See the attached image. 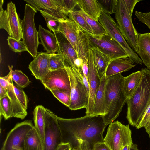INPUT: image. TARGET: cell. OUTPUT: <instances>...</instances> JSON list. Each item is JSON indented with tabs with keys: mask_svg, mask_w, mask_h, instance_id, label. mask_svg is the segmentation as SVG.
<instances>
[{
	"mask_svg": "<svg viewBox=\"0 0 150 150\" xmlns=\"http://www.w3.org/2000/svg\"><path fill=\"white\" fill-rule=\"evenodd\" d=\"M11 67L12 80L20 88L26 87L31 82L28 76L20 70H13V66H11Z\"/></svg>",
	"mask_w": 150,
	"mask_h": 150,
	"instance_id": "31",
	"label": "cell"
},
{
	"mask_svg": "<svg viewBox=\"0 0 150 150\" xmlns=\"http://www.w3.org/2000/svg\"><path fill=\"white\" fill-rule=\"evenodd\" d=\"M68 17V18L73 20L89 35H93L91 28L79 10H75L70 11Z\"/></svg>",
	"mask_w": 150,
	"mask_h": 150,
	"instance_id": "29",
	"label": "cell"
},
{
	"mask_svg": "<svg viewBox=\"0 0 150 150\" xmlns=\"http://www.w3.org/2000/svg\"><path fill=\"white\" fill-rule=\"evenodd\" d=\"M121 74L106 78L105 111L102 117L106 127L118 117L127 102L123 85L124 76Z\"/></svg>",
	"mask_w": 150,
	"mask_h": 150,
	"instance_id": "2",
	"label": "cell"
},
{
	"mask_svg": "<svg viewBox=\"0 0 150 150\" xmlns=\"http://www.w3.org/2000/svg\"><path fill=\"white\" fill-rule=\"evenodd\" d=\"M131 135L129 124L125 125L117 121L109 124L104 142L111 150H122L133 144Z\"/></svg>",
	"mask_w": 150,
	"mask_h": 150,
	"instance_id": "8",
	"label": "cell"
},
{
	"mask_svg": "<svg viewBox=\"0 0 150 150\" xmlns=\"http://www.w3.org/2000/svg\"><path fill=\"white\" fill-rule=\"evenodd\" d=\"M72 148L69 143H61L56 150H71Z\"/></svg>",
	"mask_w": 150,
	"mask_h": 150,
	"instance_id": "47",
	"label": "cell"
},
{
	"mask_svg": "<svg viewBox=\"0 0 150 150\" xmlns=\"http://www.w3.org/2000/svg\"><path fill=\"white\" fill-rule=\"evenodd\" d=\"M3 0L0 1V28L5 29L11 37V33L7 10H4L2 6Z\"/></svg>",
	"mask_w": 150,
	"mask_h": 150,
	"instance_id": "38",
	"label": "cell"
},
{
	"mask_svg": "<svg viewBox=\"0 0 150 150\" xmlns=\"http://www.w3.org/2000/svg\"><path fill=\"white\" fill-rule=\"evenodd\" d=\"M13 86L17 98L24 108L27 110L28 100L26 95L23 90L17 85L13 84Z\"/></svg>",
	"mask_w": 150,
	"mask_h": 150,
	"instance_id": "40",
	"label": "cell"
},
{
	"mask_svg": "<svg viewBox=\"0 0 150 150\" xmlns=\"http://www.w3.org/2000/svg\"><path fill=\"white\" fill-rule=\"evenodd\" d=\"M80 9L89 17L98 21L101 10L96 0H76Z\"/></svg>",
	"mask_w": 150,
	"mask_h": 150,
	"instance_id": "26",
	"label": "cell"
},
{
	"mask_svg": "<svg viewBox=\"0 0 150 150\" xmlns=\"http://www.w3.org/2000/svg\"><path fill=\"white\" fill-rule=\"evenodd\" d=\"M87 58L88 67V79L89 88V101L86 108V115H92L95 96L96 90L100 84L101 79L94 64L90 48L87 51Z\"/></svg>",
	"mask_w": 150,
	"mask_h": 150,
	"instance_id": "14",
	"label": "cell"
},
{
	"mask_svg": "<svg viewBox=\"0 0 150 150\" xmlns=\"http://www.w3.org/2000/svg\"><path fill=\"white\" fill-rule=\"evenodd\" d=\"M60 5L67 12L75 10L74 8L78 5L76 0H57Z\"/></svg>",
	"mask_w": 150,
	"mask_h": 150,
	"instance_id": "41",
	"label": "cell"
},
{
	"mask_svg": "<svg viewBox=\"0 0 150 150\" xmlns=\"http://www.w3.org/2000/svg\"><path fill=\"white\" fill-rule=\"evenodd\" d=\"M10 71L6 76L0 77V85L7 89L10 81L12 79L11 75V67L8 65Z\"/></svg>",
	"mask_w": 150,
	"mask_h": 150,
	"instance_id": "43",
	"label": "cell"
},
{
	"mask_svg": "<svg viewBox=\"0 0 150 150\" xmlns=\"http://www.w3.org/2000/svg\"><path fill=\"white\" fill-rule=\"evenodd\" d=\"M90 47H96L108 57L111 60L121 58L129 57L123 48L108 34L96 36L89 35Z\"/></svg>",
	"mask_w": 150,
	"mask_h": 150,
	"instance_id": "11",
	"label": "cell"
},
{
	"mask_svg": "<svg viewBox=\"0 0 150 150\" xmlns=\"http://www.w3.org/2000/svg\"><path fill=\"white\" fill-rule=\"evenodd\" d=\"M66 68L69 76L70 86V103L69 109L76 110L87 107L89 93L79 72L74 68L67 67Z\"/></svg>",
	"mask_w": 150,
	"mask_h": 150,
	"instance_id": "7",
	"label": "cell"
},
{
	"mask_svg": "<svg viewBox=\"0 0 150 150\" xmlns=\"http://www.w3.org/2000/svg\"><path fill=\"white\" fill-rule=\"evenodd\" d=\"M92 150H111L107 145L104 142H99L95 144Z\"/></svg>",
	"mask_w": 150,
	"mask_h": 150,
	"instance_id": "46",
	"label": "cell"
},
{
	"mask_svg": "<svg viewBox=\"0 0 150 150\" xmlns=\"http://www.w3.org/2000/svg\"><path fill=\"white\" fill-rule=\"evenodd\" d=\"M62 143H69L72 148L78 146L77 139L86 140L92 149L96 144L103 142V134L106 126L102 116L86 115L66 119L57 116Z\"/></svg>",
	"mask_w": 150,
	"mask_h": 150,
	"instance_id": "1",
	"label": "cell"
},
{
	"mask_svg": "<svg viewBox=\"0 0 150 150\" xmlns=\"http://www.w3.org/2000/svg\"><path fill=\"white\" fill-rule=\"evenodd\" d=\"M130 146H127L125 147L122 150H129Z\"/></svg>",
	"mask_w": 150,
	"mask_h": 150,
	"instance_id": "51",
	"label": "cell"
},
{
	"mask_svg": "<svg viewBox=\"0 0 150 150\" xmlns=\"http://www.w3.org/2000/svg\"><path fill=\"white\" fill-rule=\"evenodd\" d=\"M118 28L127 42L137 54L138 49L139 33L135 29L124 0H118L115 13L114 14Z\"/></svg>",
	"mask_w": 150,
	"mask_h": 150,
	"instance_id": "5",
	"label": "cell"
},
{
	"mask_svg": "<svg viewBox=\"0 0 150 150\" xmlns=\"http://www.w3.org/2000/svg\"><path fill=\"white\" fill-rule=\"evenodd\" d=\"M34 127L30 120L16 124L7 135L1 150H24L25 137Z\"/></svg>",
	"mask_w": 150,
	"mask_h": 150,
	"instance_id": "12",
	"label": "cell"
},
{
	"mask_svg": "<svg viewBox=\"0 0 150 150\" xmlns=\"http://www.w3.org/2000/svg\"><path fill=\"white\" fill-rule=\"evenodd\" d=\"M135 15L139 21L145 24L150 30V12H143L136 11Z\"/></svg>",
	"mask_w": 150,
	"mask_h": 150,
	"instance_id": "42",
	"label": "cell"
},
{
	"mask_svg": "<svg viewBox=\"0 0 150 150\" xmlns=\"http://www.w3.org/2000/svg\"><path fill=\"white\" fill-rule=\"evenodd\" d=\"M106 78L105 74L101 79L100 84L96 90L92 115L102 116L104 114Z\"/></svg>",
	"mask_w": 150,
	"mask_h": 150,
	"instance_id": "21",
	"label": "cell"
},
{
	"mask_svg": "<svg viewBox=\"0 0 150 150\" xmlns=\"http://www.w3.org/2000/svg\"><path fill=\"white\" fill-rule=\"evenodd\" d=\"M92 58L100 79L105 74L107 67L111 61L109 57L96 47H90Z\"/></svg>",
	"mask_w": 150,
	"mask_h": 150,
	"instance_id": "22",
	"label": "cell"
},
{
	"mask_svg": "<svg viewBox=\"0 0 150 150\" xmlns=\"http://www.w3.org/2000/svg\"><path fill=\"white\" fill-rule=\"evenodd\" d=\"M144 127L150 138V104L146 110L141 120L136 128L139 129Z\"/></svg>",
	"mask_w": 150,
	"mask_h": 150,
	"instance_id": "39",
	"label": "cell"
},
{
	"mask_svg": "<svg viewBox=\"0 0 150 150\" xmlns=\"http://www.w3.org/2000/svg\"><path fill=\"white\" fill-rule=\"evenodd\" d=\"M8 45L13 51L15 52H21L27 51V49L23 41L18 40L9 36L7 39Z\"/></svg>",
	"mask_w": 150,
	"mask_h": 150,
	"instance_id": "37",
	"label": "cell"
},
{
	"mask_svg": "<svg viewBox=\"0 0 150 150\" xmlns=\"http://www.w3.org/2000/svg\"><path fill=\"white\" fill-rule=\"evenodd\" d=\"M142 75V72L141 69L133 72L127 76L124 77L123 88L127 99L131 98L139 86Z\"/></svg>",
	"mask_w": 150,
	"mask_h": 150,
	"instance_id": "24",
	"label": "cell"
},
{
	"mask_svg": "<svg viewBox=\"0 0 150 150\" xmlns=\"http://www.w3.org/2000/svg\"><path fill=\"white\" fill-rule=\"evenodd\" d=\"M38 36L44 50L49 54L56 53L59 51V46L54 34L39 25Z\"/></svg>",
	"mask_w": 150,
	"mask_h": 150,
	"instance_id": "19",
	"label": "cell"
},
{
	"mask_svg": "<svg viewBox=\"0 0 150 150\" xmlns=\"http://www.w3.org/2000/svg\"><path fill=\"white\" fill-rule=\"evenodd\" d=\"M71 150H80L79 146H76L72 148Z\"/></svg>",
	"mask_w": 150,
	"mask_h": 150,
	"instance_id": "52",
	"label": "cell"
},
{
	"mask_svg": "<svg viewBox=\"0 0 150 150\" xmlns=\"http://www.w3.org/2000/svg\"><path fill=\"white\" fill-rule=\"evenodd\" d=\"M58 31L63 34L71 44L79 57L88 61L87 51L90 46L89 35L72 20L61 21Z\"/></svg>",
	"mask_w": 150,
	"mask_h": 150,
	"instance_id": "4",
	"label": "cell"
},
{
	"mask_svg": "<svg viewBox=\"0 0 150 150\" xmlns=\"http://www.w3.org/2000/svg\"><path fill=\"white\" fill-rule=\"evenodd\" d=\"M51 93L59 101L69 107L70 103V92L56 89L50 91Z\"/></svg>",
	"mask_w": 150,
	"mask_h": 150,
	"instance_id": "36",
	"label": "cell"
},
{
	"mask_svg": "<svg viewBox=\"0 0 150 150\" xmlns=\"http://www.w3.org/2000/svg\"><path fill=\"white\" fill-rule=\"evenodd\" d=\"M138 49L143 64L150 70V32L139 33Z\"/></svg>",
	"mask_w": 150,
	"mask_h": 150,
	"instance_id": "23",
	"label": "cell"
},
{
	"mask_svg": "<svg viewBox=\"0 0 150 150\" xmlns=\"http://www.w3.org/2000/svg\"><path fill=\"white\" fill-rule=\"evenodd\" d=\"M129 150H139L137 145L136 144H133L130 146Z\"/></svg>",
	"mask_w": 150,
	"mask_h": 150,
	"instance_id": "50",
	"label": "cell"
},
{
	"mask_svg": "<svg viewBox=\"0 0 150 150\" xmlns=\"http://www.w3.org/2000/svg\"><path fill=\"white\" fill-rule=\"evenodd\" d=\"M59 46L57 53L64 55L66 67L75 69L74 62L79 57L74 49L66 36L59 31L53 32Z\"/></svg>",
	"mask_w": 150,
	"mask_h": 150,
	"instance_id": "16",
	"label": "cell"
},
{
	"mask_svg": "<svg viewBox=\"0 0 150 150\" xmlns=\"http://www.w3.org/2000/svg\"><path fill=\"white\" fill-rule=\"evenodd\" d=\"M102 11L108 14L115 13L118 0H96Z\"/></svg>",
	"mask_w": 150,
	"mask_h": 150,
	"instance_id": "34",
	"label": "cell"
},
{
	"mask_svg": "<svg viewBox=\"0 0 150 150\" xmlns=\"http://www.w3.org/2000/svg\"><path fill=\"white\" fill-rule=\"evenodd\" d=\"M79 10L91 28L93 36H100L107 34L98 21H95L89 17L81 10Z\"/></svg>",
	"mask_w": 150,
	"mask_h": 150,
	"instance_id": "30",
	"label": "cell"
},
{
	"mask_svg": "<svg viewBox=\"0 0 150 150\" xmlns=\"http://www.w3.org/2000/svg\"><path fill=\"white\" fill-rule=\"evenodd\" d=\"M98 21L107 34L123 48L128 55L129 59L133 63L143 64L141 59L129 46L120 31L116 23L110 14L101 11Z\"/></svg>",
	"mask_w": 150,
	"mask_h": 150,
	"instance_id": "9",
	"label": "cell"
},
{
	"mask_svg": "<svg viewBox=\"0 0 150 150\" xmlns=\"http://www.w3.org/2000/svg\"><path fill=\"white\" fill-rule=\"evenodd\" d=\"M24 150H43L42 141L34 126L26 135Z\"/></svg>",
	"mask_w": 150,
	"mask_h": 150,
	"instance_id": "27",
	"label": "cell"
},
{
	"mask_svg": "<svg viewBox=\"0 0 150 150\" xmlns=\"http://www.w3.org/2000/svg\"><path fill=\"white\" fill-rule=\"evenodd\" d=\"M12 81V79L10 81L7 90L12 108L13 117L23 119L27 116V112L15 94Z\"/></svg>",
	"mask_w": 150,
	"mask_h": 150,
	"instance_id": "25",
	"label": "cell"
},
{
	"mask_svg": "<svg viewBox=\"0 0 150 150\" xmlns=\"http://www.w3.org/2000/svg\"><path fill=\"white\" fill-rule=\"evenodd\" d=\"M45 108L41 105L37 106L33 112L34 126L41 137L43 144L44 142V113Z\"/></svg>",
	"mask_w": 150,
	"mask_h": 150,
	"instance_id": "28",
	"label": "cell"
},
{
	"mask_svg": "<svg viewBox=\"0 0 150 150\" xmlns=\"http://www.w3.org/2000/svg\"><path fill=\"white\" fill-rule=\"evenodd\" d=\"M37 11L28 4L25 6L24 16L22 20V41L26 47L28 52L34 58L38 52L40 44L38 32L34 22V17Z\"/></svg>",
	"mask_w": 150,
	"mask_h": 150,
	"instance_id": "6",
	"label": "cell"
},
{
	"mask_svg": "<svg viewBox=\"0 0 150 150\" xmlns=\"http://www.w3.org/2000/svg\"><path fill=\"white\" fill-rule=\"evenodd\" d=\"M81 67L83 73L88 78V61L83 62Z\"/></svg>",
	"mask_w": 150,
	"mask_h": 150,
	"instance_id": "48",
	"label": "cell"
},
{
	"mask_svg": "<svg viewBox=\"0 0 150 150\" xmlns=\"http://www.w3.org/2000/svg\"><path fill=\"white\" fill-rule=\"evenodd\" d=\"M51 71L65 68V57L64 55L58 54H52L49 59Z\"/></svg>",
	"mask_w": 150,
	"mask_h": 150,
	"instance_id": "33",
	"label": "cell"
},
{
	"mask_svg": "<svg viewBox=\"0 0 150 150\" xmlns=\"http://www.w3.org/2000/svg\"><path fill=\"white\" fill-rule=\"evenodd\" d=\"M80 150H92L89 143L86 140L81 139H77Z\"/></svg>",
	"mask_w": 150,
	"mask_h": 150,
	"instance_id": "45",
	"label": "cell"
},
{
	"mask_svg": "<svg viewBox=\"0 0 150 150\" xmlns=\"http://www.w3.org/2000/svg\"><path fill=\"white\" fill-rule=\"evenodd\" d=\"M126 7L131 16H132L134 8L137 4L140 1L139 0H124Z\"/></svg>",
	"mask_w": 150,
	"mask_h": 150,
	"instance_id": "44",
	"label": "cell"
},
{
	"mask_svg": "<svg viewBox=\"0 0 150 150\" xmlns=\"http://www.w3.org/2000/svg\"><path fill=\"white\" fill-rule=\"evenodd\" d=\"M41 81L45 88L50 91L57 89L71 91L69 76L66 68L50 71Z\"/></svg>",
	"mask_w": 150,
	"mask_h": 150,
	"instance_id": "13",
	"label": "cell"
},
{
	"mask_svg": "<svg viewBox=\"0 0 150 150\" xmlns=\"http://www.w3.org/2000/svg\"><path fill=\"white\" fill-rule=\"evenodd\" d=\"M7 11L11 37L20 40L22 38V20L17 13L15 4L11 1L7 4Z\"/></svg>",
	"mask_w": 150,
	"mask_h": 150,
	"instance_id": "18",
	"label": "cell"
},
{
	"mask_svg": "<svg viewBox=\"0 0 150 150\" xmlns=\"http://www.w3.org/2000/svg\"><path fill=\"white\" fill-rule=\"evenodd\" d=\"M129 57L121 58L111 60L105 73L106 77L129 70L136 66Z\"/></svg>",
	"mask_w": 150,
	"mask_h": 150,
	"instance_id": "20",
	"label": "cell"
},
{
	"mask_svg": "<svg viewBox=\"0 0 150 150\" xmlns=\"http://www.w3.org/2000/svg\"><path fill=\"white\" fill-rule=\"evenodd\" d=\"M0 114L5 120L13 117V109L10 99L8 96L0 99Z\"/></svg>",
	"mask_w": 150,
	"mask_h": 150,
	"instance_id": "32",
	"label": "cell"
},
{
	"mask_svg": "<svg viewBox=\"0 0 150 150\" xmlns=\"http://www.w3.org/2000/svg\"><path fill=\"white\" fill-rule=\"evenodd\" d=\"M43 150H56L62 143L61 134L57 116L45 108Z\"/></svg>",
	"mask_w": 150,
	"mask_h": 150,
	"instance_id": "10",
	"label": "cell"
},
{
	"mask_svg": "<svg viewBox=\"0 0 150 150\" xmlns=\"http://www.w3.org/2000/svg\"><path fill=\"white\" fill-rule=\"evenodd\" d=\"M37 11H43L62 20L68 18L69 13L60 5L57 0H24Z\"/></svg>",
	"mask_w": 150,
	"mask_h": 150,
	"instance_id": "15",
	"label": "cell"
},
{
	"mask_svg": "<svg viewBox=\"0 0 150 150\" xmlns=\"http://www.w3.org/2000/svg\"><path fill=\"white\" fill-rule=\"evenodd\" d=\"M40 11L45 20L47 26L50 31H52L53 32L54 31H58L60 22L61 21L63 20L43 11L40 10Z\"/></svg>",
	"mask_w": 150,
	"mask_h": 150,
	"instance_id": "35",
	"label": "cell"
},
{
	"mask_svg": "<svg viewBox=\"0 0 150 150\" xmlns=\"http://www.w3.org/2000/svg\"><path fill=\"white\" fill-rule=\"evenodd\" d=\"M8 96L7 89L0 85V99Z\"/></svg>",
	"mask_w": 150,
	"mask_h": 150,
	"instance_id": "49",
	"label": "cell"
},
{
	"mask_svg": "<svg viewBox=\"0 0 150 150\" xmlns=\"http://www.w3.org/2000/svg\"><path fill=\"white\" fill-rule=\"evenodd\" d=\"M141 70L142 75L140 82L126 102V118L129 124L136 128L150 104V70L146 68Z\"/></svg>",
	"mask_w": 150,
	"mask_h": 150,
	"instance_id": "3",
	"label": "cell"
},
{
	"mask_svg": "<svg viewBox=\"0 0 150 150\" xmlns=\"http://www.w3.org/2000/svg\"><path fill=\"white\" fill-rule=\"evenodd\" d=\"M52 54L46 52H38L30 63L28 68L36 79L41 80L51 71L49 59Z\"/></svg>",
	"mask_w": 150,
	"mask_h": 150,
	"instance_id": "17",
	"label": "cell"
}]
</instances>
